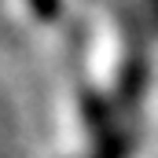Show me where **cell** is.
Wrapping results in <instances>:
<instances>
[{"mask_svg":"<svg viewBox=\"0 0 158 158\" xmlns=\"http://www.w3.org/2000/svg\"><path fill=\"white\" fill-rule=\"evenodd\" d=\"M30 4H33V11H37L40 19H48V22H55L63 15V0H30Z\"/></svg>","mask_w":158,"mask_h":158,"instance_id":"1","label":"cell"},{"mask_svg":"<svg viewBox=\"0 0 158 158\" xmlns=\"http://www.w3.org/2000/svg\"><path fill=\"white\" fill-rule=\"evenodd\" d=\"M143 7H147V11H143V19H151V22L158 26V0H143Z\"/></svg>","mask_w":158,"mask_h":158,"instance_id":"2","label":"cell"}]
</instances>
